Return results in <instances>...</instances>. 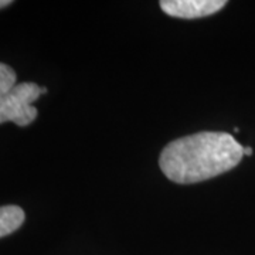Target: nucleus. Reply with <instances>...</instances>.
I'll return each mask as SVG.
<instances>
[{
	"mask_svg": "<svg viewBox=\"0 0 255 255\" xmlns=\"http://www.w3.org/2000/svg\"><path fill=\"white\" fill-rule=\"evenodd\" d=\"M244 156V146L227 132H199L164 146L159 166L177 184H193L234 169Z\"/></svg>",
	"mask_w": 255,
	"mask_h": 255,
	"instance_id": "nucleus-1",
	"label": "nucleus"
},
{
	"mask_svg": "<svg viewBox=\"0 0 255 255\" xmlns=\"http://www.w3.org/2000/svg\"><path fill=\"white\" fill-rule=\"evenodd\" d=\"M10 4H11L10 0H0V9H3V7H6V6H10Z\"/></svg>",
	"mask_w": 255,
	"mask_h": 255,
	"instance_id": "nucleus-6",
	"label": "nucleus"
},
{
	"mask_svg": "<svg viewBox=\"0 0 255 255\" xmlns=\"http://www.w3.org/2000/svg\"><path fill=\"white\" fill-rule=\"evenodd\" d=\"M41 95V87L34 82L17 84L0 100V125L13 122L17 127H27L34 122L38 114L34 102Z\"/></svg>",
	"mask_w": 255,
	"mask_h": 255,
	"instance_id": "nucleus-2",
	"label": "nucleus"
},
{
	"mask_svg": "<svg viewBox=\"0 0 255 255\" xmlns=\"http://www.w3.org/2000/svg\"><path fill=\"white\" fill-rule=\"evenodd\" d=\"M160 9L177 18H200L211 16L223 9L226 0H162Z\"/></svg>",
	"mask_w": 255,
	"mask_h": 255,
	"instance_id": "nucleus-3",
	"label": "nucleus"
},
{
	"mask_svg": "<svg viewBox=\"0 0 255 255\" xmlns=\"http://www.w3.org/2000/svg\"><path fill=\"white\" fill-rule=\"evenodd\" d=\"M244 155H247V156L253 155V147H250V146L244 147Z\"/></svg>",
	"mask_w": 255,
	"mask_h": 255,
	"instance_id": "nucleus-7",
	"label": "nucleus"
},
{
	"mask_svg": "<svg viewBox=\"0 0 255 255\" xmlns=\"http://www.w3.org/2000/svg\"><path fill=\"white\" fill-rule=\"evenodd\" d=\"M26 220L24 210L18 206L0 207V238L10 236L23 226Z\"/></svg>",
	"mask_w": 255,
	"mask_h": 255,
	"instance_id": "nucleus-4",
	"label": "nucleus"
},
{
	"mask_svg": "<svg viewBox=\"0 0 255 255\" xmlns=\"http://www.w3.org/2000/svg\"><path fill=\"white\" fill-rule=\"evenodd\" d=\"M16 73L14 70L4 63H0V100L6 97L17 84H16Z\"/></svg>",
	"mask_w": 255,
	"mask_h": 255,
	"instance_id": "nucleus-5",
	"label": "nucleus"
}]
</instances>
